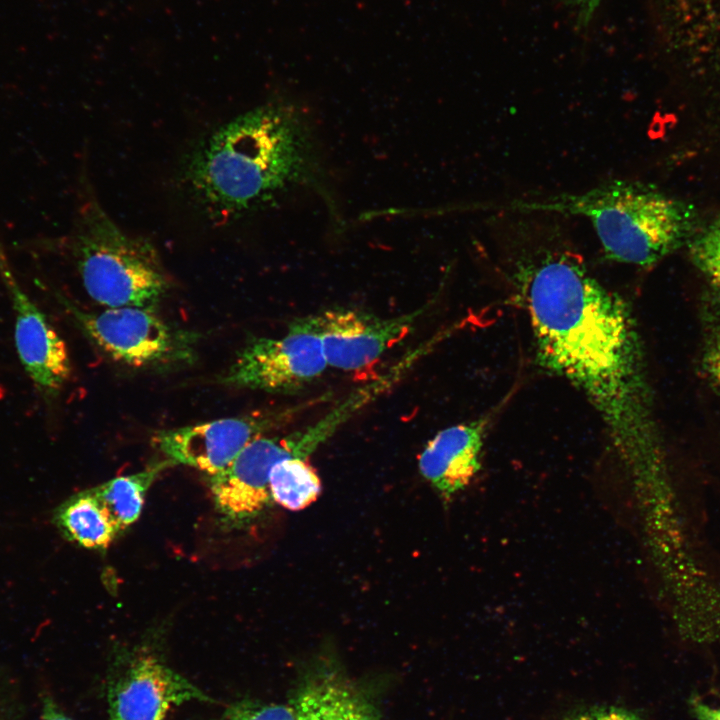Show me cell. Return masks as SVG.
I'll list each match as a JSON object with an SVG mask.
<instances>
[{"mask_svg": "<svg viewBox=\"0 0 720 720\" xmlns=\"http://www.w3.org/2000/svg\"><path fill=\"white\" fill-rule=\"evenodd\" d=\"M323 397L286 407L254 411L192 426L157 432L152 442L173 464H183L213 476L226 467L253 440L266 436Z\"/></svg>", "mask_w": 720, "mask_h": 720, "instance_id": "cell-6", "label": "cell"}, {"mask_svg": "<svg viewBox=\"0 0 720 720\" xmlns=\"http://www.w3.org/2000/svg\"><path fill=\"white\" fill-rule=\"evenodd\" d=\"M518 209L585 217L608 259L648 267L687 239L694 214L684 202L647 185L613 180Z\"/></svg>", "mask_w": 720, "mask_h": 720, "instance_id": "cell-3", "label": "cell"}, {"mask_svg": "<svg viewBox=\"0 0 720 720\" xmlns=\"http://www.w3.org/2000/svg\"><path fill=\"white\" fill-rule=\"evenodd\" d=\"M704 365L712 383L720 392V333L710 338L705 350Z\"/></svg>", "mask_w": 720, "mask_h": 720, "instance_id": "cell-20", "label": "cell"}, {"mask_svg": "<svg viewBox=\"0 0 720 720\" xmlns=\"http://www.w3.org/2000/svg\"><path fill=\"white\" fill-rule=\"evenodd\" d=\"M186 183L212 216L234 219L298 186L323 190L312 128L288 102H269L225 122L189 156Z\"/></svg>", "mask_w": 720, "mask_h": 720, "instance_id": "cell-2", "label": "cell"}, {"mask_svg": "<svg viewBox=\"0 0 720 720\" xmlns=\"http://www.w3.org/2000/svg\"><path fill=\"white\" fill-rule=\"evenodd\" d=\"M692 714L698 720H720V707H711L697 697L689 700Z\"/></svg>", "mask_w": 720, "mask_h": 720, "instance_id": "cell-23", "label": "cell"}, {"mask_svg": "<svg viewBox=\"0 0 720 720\" xmlns=\"http://www.w3.org/2000/svg\"><path fill=\"white\" fill-rule=\"evenodd\" d=\"M42 712V720H72L49 699L45 700Z\"/></svg>", "mask_w": 720, "mask_h": 720, "instance_id": "cell-24", "label": "cell"}, {"mask_svg": "<svg viewBox=\"0 0 720 720\" xmlns=\"http://www.w3.org/2000/svg\"><path fill=\"white\" fill-rule=\"evenodd\" d=\"M52 520L67 540L87 549L107 548L120 532L91 489L65 500L55 509Z\"/></svg>", "mask_w": 720, "mask_h": 720, "instance_id": "cell-13", "label": "cell"}, {"mask_svg": "<svg viewBox=\"0 0 720 720\" xmlns=\"http://www.w3.org/2000/svg\"><path fill=\"white\" fill-rule=\"evenodd\" d=\"M328 366L320 338L304 320L289 324L280 338H257L235 358L221 382L270 393H294L320 377Z\"/></svg>", "mask_w": 720, "mask_h": 720, "instance_id": "cell-7", "label": "cell"}, {"mask_svg": "<svg viewBox=\"0 0 720 720\" xmlns=\"http://www.w3.org/2000/svg\"><path fill=\"white\" fill-rule=\"evenodd\" d=\"M0 278L14 311V339L19 360L38 394L50 402L59 395L72 373L67 346L20 284L1 242Z\"/></svg>", "mask_w": 720, "mask_h": 720, "instance_id": "cell-10", "label": "cell"}, {"mask_svg": "<svg viewBox=\"0 0 720 720\" xmlns=\"http://www.w3.org/2000/svg\"><path fill=\"white\" fill-rule=\"evenodd\" d=\"M293 708L296 720H377L372 706L362 696L330 679L306 685Z\"/></svg>", "mask_w": 720, "mask_h": 720, "instance_id": "cell-14", "label": "cell"}, {"mask_svg": "<svg viewBox=\"0 0 720 720\" xmlns=\"http://www.w3.org/2000/svg\"><path fill=\"white\" fill-rule=\"evenodd\" d=\"M602 0H566L576 25L585 28L594 17Z\"/></svg>", "mask_w": 720, "mask_h": 720, "instance_id": "cell-21", "label": "cell"}, {"mask_svg": "<svg viewBox=\"0 0 720 720\" xmlns=\"http://www.w3.org/2000/svg\"><path fill=\"white\" fill-rule=\"evenodd\" d=\"M171 464L173 462L166 459L140 472L113 478L91 491L121 531L139 518L148 489Z\"/></svg>", "mask_w": 720, "mask_h": 720, "instance_id": "cell-15", "label": "cell"}, {"mask_svg": "<svg viewBox=\"0 0 720 720\" xmlns=\"http://www.w3.org/2000/svg\"><path fill=\"white\" fill-rule=\"evenodd\" d=\"M273 502L290 511L302 510L317 500L321 481L308 459L290 457L274 465L270 474Z\"/></svg>", "mask_w": 720, "mask_h": 720, "instance_id": "cell-16", "label": "cell"}, {"mask_svg": "<svg viewBox=\"0 0 720 720\" xmlns=\"http://www.w3.org/2000/svg\"><path fill=\"white\" fill-rule=\"evenodd\" d=\"M427 306L381 318L346 308H334L302 319L321 340L328 366L344 371L369 367L414 329Z\"/></svg>", "mask_w": 720, "mask_h": 720, "instance_id": "cell-9", "label": "cell"}, {"mask_svg": "<svg viewBox=\"0 0 720 720\" xmlns=\"http://www.w3.org/2000/svg\"><path fill=\"white\" fill-rule=\"evenodd\" d=\"M81 331L116 362L134 368H163L191 362L197 336L161 319L153 309L125 306L86 312L54 291Z\"/></svg>", "mask_w": 720, "mask_h": 720, "instance_id": "cell-5", "label": "cell"}, {"mask_svg": "<svg viewBox=\"0 0 720 720\" xmlns=\"http://www.w3.org/2000/svg\"><path fill=\"white\" fill-rule=\"evenodd\" d=\"M221 720H296L293 707L282 704L242 702L232 706Z\"/></svg>", "mask_w": 720, "mask_h": 720, "instance_id": "cell-18", "label": "cell"}, {"mask_svg": "<svg viewBox=\"0 0 720 720\" xmlns=\"http://www.w3.org/2000/svg\"><path fill=\"white\" fill-rule=\"evenodd\" d=\"M560 720H642V718L623 707L589 706L569 712Z\"/></svg>", "mask_w": 720, "mask_h": 720, "instance_id": "cell-19", "label": "cell"}, {"mask_svg": "<svg viewBox=\"0 0 720 720\" xmlns=\"http://www.w3.org/2000/svg\"><path fill=\"white\" fill-rule=\"evenodd\" d=\"M108 699L110 720H164L173 706L207 697L158 659L144 656L115 682Z\"/></svg>", "mask_w": 720, "mask_h": 720, "instance_id": "cell-11", "label": "cell"}, {"mask_svg": "<svg viewBox=\"0 0 720 720\" xmlns=\"http://www.w3.org/2000/svg\"><path fill=\"white\" fill-rule=\"evenodd\" d=\"M488 423V418H479L447 427L419 455L420 473L443 499L466 488L480 470Z\"/></svg>", "mask_w": 720, "mask_h": 720, "instance_id": "cell-12", "label": "cell"}, {"mask_svg": "<svg viewBox=\"0 0 720 720\" xmlns=\"http://www.w3.org/2000/svg\"><path fill=\"white\" fill-rule=\"evenodd\" d=\"M74 225L64 240L87 294L107 308L155 309L169 279L148 240L132 235L106 213L82 183Z\"/></svg>", "mask_w": 720, "mask_h": 720, "instance_id": "cell-4", "label": "cell"}, {"mask_svg": "<svg viewBox=\"0 0 720 720\" xmlns=\"http://www.w3.org/2000/svg\"><path fill=\"white\" fill-rule=\"evenodd\" d=\"M690 254L720 298V216L691 240Z\"/></svg>", "mask_w": 720, "mask_h": 720, "instance_id": "cell-17", "label": "cell"}, {"mask_svg": "<svg viewBox=\"0 0 720 720\" xmlns=\"http://www.w3.org/2000/svg\"><path fill=\"white\" fill-rule=\"evenodd\" d=\"M555 215L515 218L498 240L532 326L538 360L584 394L633 476L660 463L630 310L571 247Z\"/></svg>", "mask_w": 720, "mask_h": 720, "instance_id": "cell-1", "label": "cell"}, {"mask_svg": "<svg viewBox=\"0 0 720 720\" xmlns=\"http://www.w3.org/2000/svg\"><path fill=\"white\" fill-rule=\"evenodd\" d=\"M316 450L305 432L262 436L250 442L223 471L210 476L213 501L221 519L232 527L246 525L272 504L270 474L290 457L308 459Z\"/></svg>", "mask_w": 720, "mask_h": 720, "instance_id": "cell-8", "label": "cell"}, {"mask_svg": "<svg viewBox=\"0 0 720 720\" xmlns=\"http://www.w3.org/2000/svg\"><path fill=\"white\" fill-rule=\"evenodd\" d=\"M0 677V720H16V706L10 689Z\"/></svg>", "mask_w": 720, "mask_h": 720, "instance_id": "cell-22", "label": "cell"}]
</instances>
